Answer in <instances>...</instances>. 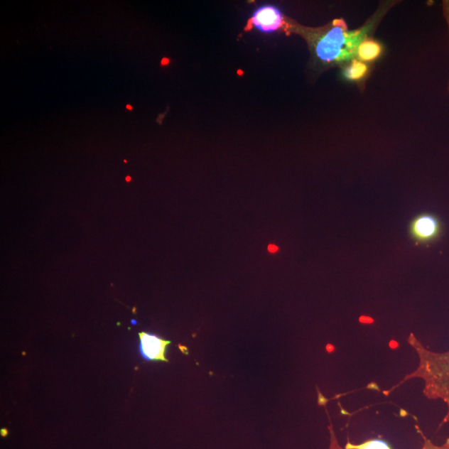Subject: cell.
<instances>
[{
	"instance_id": "7",
	"label": "cell",
	"mask_w": 449,
	"mask_h": 449,
	"mask_svg": "<svg viewBox=\"0 0 449 449\" xmlns=\"http://www.w3.org/2000/svg\"><path fill=\"white\" fill-rule=\"evenodd\" d=\"M416 428L417 429V432L421 434L423 438V445L421 449H449V438H447L445 443H443V444H441V445H437V444L432 442L431 439L428 438L426 436V434L423 433L421 428H419L418 426H416ZM329 431L330 438V446L328 449H350L340 445L338 438H337L335 436V433L334 431L333 426H332L331 422L329 426Z\"/></svg>"
},
{
	"instance_id": "12",
	"label": "cell",
	"mask_w": 449,
	"mask_h": 449,
	"mask_svg": "<svg viewBox=\"0 0 449 449\" xmlns=\"http://www.w3.org/2000/svg\"><path fill=\"white\" fill-rule=\"evenodd\" d=\"M126 109H128L129 110H131V105H128V106H126Z\"/></svg>"
},
{
	"instance_id": "10",
	"label": "cell",
	"mask_w": 449,
	"mask_h": 449,
	"mask_svg": "<svg viewBox=\"0 0 449 449\" xmlns=\"http://www.w3.org/2000/svg\"><path fill=\"white\" fill-rule=\"evenodd\" d=\"M278 250H279V247L276 245H273V244H271V245L268 247V251H269V252L271 253H276L278 251Z\"/></svg>"
},
{
	"instance_id": "3",
	"label": "cell",
	"mask_w": 449,
	"mask_h": 449,
	"mask_svg": "<svg viewBox=\"0 0 449 449\" xmlns=\"http://www.w3.org/2000/svg\"><path fill=\"white\" fill-rule=\"evenodd\" d=\"M284 16L280 9L273 6H264L256 9L252 14L249 26L263 33L279 31L284 26Z\"/></svg>"
},
{
	"instance_id": "14",
	"label": "cell",
	"mask_w": 449,
	"mask_h": 449,
	"mask_svg": "<svg viewBox=\"0 0 449 449\" xmlns=\"http://www.w3.org/2000/svg\"><path fill=\"white\" fill-rule=\"evenodd\" d=\"M134 325H136V321L133 320Z\"/></svg>"
},
{
	"instance_id": "9",
	"label": "cell",
	"mask_w": 449,
	"mask_h": 449,
	"mask_svg": "<svg viewBox=\"0 0 449 449\" xmlns=\"http://www.w3.org/2000/svg\"><path fill=\"white\" fill-rule=\"evenodd\" d=\"M344 447L350 449H393L387 442L382 439H369L359 444L351 443L348 439Z\"/></svg>"
},
{
	"instance_id": "5",
	"label": "cell",
	"mask_w": 449,
	"mask_h": 449,
	"mask_svg": "<svg viewBox=\"0 0 449 449\" xmlns=\"http://www.w3.org/2000/svg\"><path fill=\"white\" fill-rule=\"evenodd\" d=\"M440 232V224L438 220L431 215H422L413 220L411 234L418 242H429L436 238Z\"/></svg>"
},
{
	"instance_id": "4",
	"label": "cell",
	"mask_w": 449,
	"mask_h": 449,
	"mask_svg": "<svg viewBox=\"0 0 449 449\" xmlns=\"http://www.w3.org/2000/svg\"><path fill=\"white\" fill-rule=\"evenodd\" d=\"M139 338L140 351L144 359L167 362L168 359H166L165 354L168 345L171 344L170 341L160 338L157 335L146 333V332H141Z\"/></svg>"
},
{
	"instance_id": "2",
	"label": "cell",
	"mask_w": 449,
	"mask_h": 449,
	"mask_svg": "<svg viewBox=\"0 0 449 449\" xmlns=\"http://www.w3.org/2000/svg\"><path fill=\"white\" fill-rule=\"evenodd\" d=\"M369 27L349 31L343 19H336L333 27L322 34L315 43V51L319 60L325 63H341L353 60L358 48Z\"/></svg>"
},
{
	"instance_id": "1",
	"label": "cell",
	"mask_w": 449,
	"mask_h": 449,
	"mask_svg": "<svg viewBox=\"0 0 449 449\" xmlns=\"http://www.w3.org/2000/svg\"><path fill=\"white\" fill-rule=\"evenodd\" d=\"M407 342L418 355L417 368L382 393L389 396L409 380L421 379L424 396L429 400H441L446 404L447 413L440 424L443 426L449 423V350L436 352L428 350L413 333L409 335Z\"/></svg>"
},
{
	"instance_id": "8",
	"label": "cell",
	"mask_w": 449,
	"mask_h": 449,
	"mask_svg": "<svg viewBox=\"0 0 449 449\" xmlns=\"http://www.w3.org/2000/svg\"><path fill=\"white\" fill-rule=\"evenodd\" d=\"M369 67L359 60H353L347 66L344 68L343 76L345 79L350 82H360L368 75Z\"/></svg>"
},
{
	"instance_id": "13",
	"label": "cell",
	"mask_w": 449,
	"mask_h": 449,
	"mask_svg": "<svg viewBox=\"0 0 449 449\" xmlns=\"http://www.w3.org/2000/svg\"><path fill=\"white\" fill-rule=\"evenodd\" d=\"M131 180V178L129 177L126 178V180Z\"/></svg>"
},
{
	"instance_id": "11",
	"label": "cell",
	"mask_w": 449,
	"mask_h": 449,
	"mask_svg": "<svg viewBox=\"0 0 449 449\" xmlns=\"http://www.w3.org/2000/svg\"><path fill=\"white\" fill-rule=\"evenodd\" d=\"M168 63V60H164L163 61V65H167V63Z\"/></svg>"
},
{
	"instance_id": "6",
	"label": "cell",
	"mask_w": 449,
	"mask_h": 449,
	"mask_svg": "<svg viewBox=\"0 0 449 449\" xmlns=\"http://www.w3.org/2000/svg\"><path fill=\"white\" fill-rule=\"evenodd\" d=\"M384 52V47L382 43L372 40V38H366L361 42L356 56L359 61L364 63H372L379 60Z\"/></svg>"
}]
</instances>
